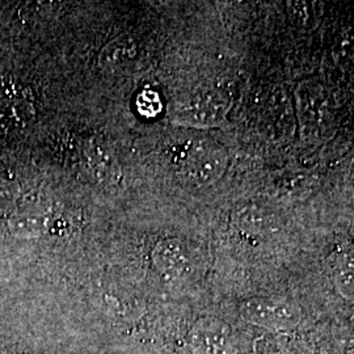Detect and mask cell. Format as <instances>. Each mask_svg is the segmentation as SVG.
Masks as SVG:
<instances>
[{
    "label": "cell",
    "mask_w": 354,
    "mask_h": 354,
    "mask_svg": "<svg viewBox=\"0 0 354 354\" xmlns=\"http://www.w3.org/2000/svg\"><path fill=\"white\" fill-rule=\"evenodd\" d=\"M227 152L212 140H194L178 152L177 177L190 189H205L216 184L227 169Z\"/></svg>",
    "instance_id": "cell-1"
},
{
    "label": "cell",
    "mask_w": 354,
    "mask_h": 354,
    "mask_svg": "<svg viewBox=\"0 0 354 354\" xmlns=\"http://www.w3.org/2000/svg\"><path fill=\"white\" fill-rule=\"evenodd\" d=\"M295 112L304 140H319L328 131L333 109L326 88L315 80H304L295 88Z\"/></svg>",
    "instance_id": "cell-2"
},
{
    "label": "cell",
    "mask_w": 354,
    "mask_h": 354,
    "mask_svg": "<svg viewBox=\"0 0 354 354\" xmlns=\"http://www.w3.org/2000/svg\"><path fill=\"white\" fill-rule=\"evenodd\" d=\"M241 315L256 327L269 332H291L302 322L298 304L285 297H253L241 302Z\"/></svg>",
    "instance_id": "cell-3"
},
{
    "label": "cell",
    "mask_w": 354,
    "mask_h": 354,
    "mask_svg": "<svg viewBox=\"0 0 354 354\" xmlns=\"http://www.w3.org/2000/svg\"><path fill=\"white\" fill-rule=\"evenodd\" d=\"M230 109L227 95L219 89L207 88L193 93L177 108L175 118L183 125L197 129L219 127Z\"/></svg>",
    "instance_id": "cell-4"
},
{
    "label": "cell",
    "mask_w": 354,
    "mask_h": 354,
    "mask_svg": "<svg viewBox=\"0 0 354 354\" xmlns=\"http://www.w3.org/2000/svg\"><path fill=\"white\" fill-rule=\"evenodd\" d=\"M190 348L194 354H234L232 330L223 320H198L190 332Z\"/></svg>",
    "instance_id": "cell-5"
},
{
    "label": "cell",
    "mask_w": 354,
    "mask_h": 354,
    "mask_svg": "<svg viewBox=\"0 0 354 354\" xmlns=\"http://www.w3.org/2000/svg\"><path fill=\"white\" fill-rule=\"evenodd\" d=\"M140 58V46L131 37L114 38L100 53L99 64L109 74H122L131 68Z\"/></svg>",
    "instance_id": "cell-6"
},
{
    "label": "cell",
    "mask_w": 354,
    "mask_h": 354,
    "mask_svg": "<svg viewBox=\"0 0 354 354\" xmlns=\"http://www.w3.org/2000/svg\"><path fill=\"white\" fill-rule=\"evenodd\" d=\"M84 165L89 174L100 183H114L121 172L112 149L102 140H92L87 145Z\"/></svg>",
    "instance_id": "cell-7"
},
{
    "label": "cell",
    "mask_w": 354,
    "mask_h": 354,
    "mask_svg": "<svg viewBox=\"0 0 354 354\" xmlns=\"http://www.w3.org/2000/svg\"><path fill=\"white\" fill-rule=\"evenodd\" d=\"M36 120V109L26 97L11 95L0 102V131L13 134L26 130Z\"/></svg>",
    "instance_id": "cell-8"
},
{
    "label": "cell",
    "mask_w": 354,
    "mask_h": 354,
    "mask_svg": "<svg viewBox=\"0 0 354 354\" xmlns=\"http://www.w3.org/2000/svg\"><path fill=\"white\" fill-rule=\"evenodd\" d=\"M153 264L165 276H180L188 264L187 253L181 243L177 241H162L153 251Z\"/></svg>",
    "instance_id": "cell-9"
},
{
    "label": "cell",
    "mask_w": 354,
    "mask_h": 354,
    "mask_svg": "<svg viewBox=\"0 0 354 354\" xmlns=\"http://www.w3.org/2000/svg\"><path fill=\"white\" fill-rule=\"evenodd\" d=\"M333 286L344 299L354 302V253L346 254L336 266Z\"/></svg>",
    "instance_id": "cell-10"
},
{
    "label": "cell",
    "mask_w": 354,
    "mask_h": 354,
    "mask_svg": "<svg viewBox=\"0 0 354 354\" xmlns=\"http://www.w3.org/2000/svg\"><path fill=\"white\" fill-rule=\"evenodd\" d=\"M337 55L344 66L354 68V26L348 28L342 33L337 45Z\"/></svg>",
    "instance_id": "cell-11"
},
{
    "label": "cell",
    "mask_w": 354,
    "mask_h": 354,
    "mask_svg": "<svg viewBox=\"0 0 354 354\" xmlns=\"http://www.w3.org/2000/svg\"><path fill=\"white\" fill-rule=\"evenodd\" d=\"M160 100L159 96L155 92H145L140 96L138 100V108H140V113L145 115H155L160 112Z\"/></svg>",
    "instance_id": "cell-12"
},
{
    "label": "cell",
    "mask_w": 354,
    "mask_h": 354,
    "mask_svg": "<svg viewBox=\"0 0 354 354\" xmlns=\"http://www.w3.org/2000/svg\"><path fill=\"white\" fill-rule=\"evenodd\" d=\"M16 192V185L13 183L6 177L0 176V206L12 203Z\"/></svg>",
    "instance_id": "cell-13"
}]
</instances>
